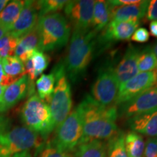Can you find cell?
Masks as SVG:
<instances>
[{
    "mask_svg": "<svg viewBox=\"0 0 157 157\" xmlns=\"http://www.w3.org/2000/svg\"><path fill=\"white\" fill-rule=\"evenodd\" d=\"M76 109L83 126V136L79 144L94 140H110L118 132V113L115 105L103 106L87 95Z\"/></svg>",
    "mask_w": 157,
    "mask_h": 157,
    "instance_id": "obj_1",
    "label": "cell"
},
{
    "mask_svg": "<svg viewBox=\"0 0 157 157\" xmlns=\"http://www.w3.org/2000/svg\"><path fill=\"white\" fill-rule=\"evenodd\" d=\"M97 34L93 30H74L63 62L68 81L77 83L84 78L95 56Z\"/></svg>",
    "mask_w": 157,
    "mask_h": 157,
    "instance_id": "obj_2",
    "label": "cell"
},
{
    "mask_svg": "<svg viewBox=\"0 0 157 157\" xmlns=\"http://www.w3.org/2000/svg\"><path fill=\"white\" fill-rule=\"evenodd\" d=\"M39 50L48 52L63 48L69 40L71 25L67 18L56 13L39 17L36 25Z\"/></svg>",
    "mask_w": 157,
    "mask_h": 157,
    "instance_id": "obj_3",
    "label": "cell"
},
{
    "mask_svg": "<svg viewBox=\"0 0 157 157\" xmlns=\"http://www.w3.org/2000/svg\"><path fill=\"white\" fill-rule=\"evenodd\" d=\"M21 117L25 127L43 138H47L55 129L50 105L36 93L25 101L21 109Z\"/></svg>",
    "mask_w": 157,
    "mask_h": 157,
    "instance_id": "obj_4",
    "label": "cell"
},
{
    "mask_svg": "<svg viewBox=\"0 0 157 157\" xmlns=\"http://www.w3.org/2000/svg\"><path fill=\"white\" fill-rule=\"evenodd\" d=\"M56 78L54 92L48 101L56 129L69 115L72 109L71 85L64 65L60 62L52 71Z\"/></svg>",
    "mask_w": 157,
    "mask_h": 157,
    "instance_id": "obj_5",
    "label": "cell"
},
{
    "mask_svg": "<svg viewBox=\"0 0 157 157\" xmlns=\"http://www.w3.org/2000/svg\"><path fill=\"white\" fill-rule=\"evenodd\" d=\"M39 146V134L26 127H14L0 135V157H11Z\"/></svg>",
    "mask_w": 157,
    "mask_h": 157,
    "instance_id": "obj_6",
    "label": "cell"
},
{
    "mask_svg": "<svg viewBox=\"0 0 157 157\" xmlns=\"http://www.w3.org/2000/svg\"><path fill=\"white\" fill-rule=\"evenodd\" d=\"M83 136V126L77 109L71 111L66 119L56 129L51 145L58 150L68 153L79 145Z\"/></svg>",
    "mask_w": 157,
    "mask_h": 157,
    "instance_id": "obj_7",
    "label": "cell"
},
{
    "mask_svg": "<svg viewBox=\"0 0 157 157\" xmlns=\"http://www.w3.org/2000/svg\"><path fill=\"white\" fill-rule=\"evenodd\" d=\"M119 87L114 68L106 63L98 71L97 78L91 87V97L103 106H113L115 105Z\"/></svg>",
    "mask_w": 157,
    "mask_h": 157,
    "instance_id": "obj_8",
    "label": "cell"
},
{
    "mask_svg": "<svg viewBox=\"0 0 157 157\" xmlns=\"http://www.w3.org/2000/svg\"><path fill=\"white\" fill-rule=\"evenodd\" d=\"M94 0L68 1L64 7V13L72 25L74 30L87 31L92 29Z\"/></svg>",
    "mask_w": 157,
    "mask_h": 157,
    "instance_id": "obj_9",
    "label": "cell"
},
{
    "mask_svg": "<svg viewBox=\"0 0 157 157\" xmlns=\"http://www.w3.org/2000/svg\"><path fill=\"white\" fill-rule=\"evenodd\" d=\"M157 83L156 71L138 73L134 77L119 85L115 106L132 99L150 88L155 87Z\"/></svg>",
    "mask_w": 157,
    "mask_h": 157,
    "instance_id": "obj_10",
    "label": "cell"
},
{
    "mask_svg": "<svg viewBox=\"0 0 157 157\" xmlns=\"http://www.w3.org/2000/svg\"><path fill=\"white\" fill-rule=\"evenodd\" d=\"M117 107L118 116L127 119L157 109V87L150 88Z\"/></svg>",
    "mask_w": 157,
    "mask_h": 157,
    "instance_id": "obj_11",
    "label": "cell"
},
{
    "mask_svg": "<svg viewBox=\"0 0 157 157\" xmlns=\"http://www.w3.org/2000/svg\"><path fill=\"white\" fill-rule=\"evenodd\" d=\"M34 93V82L29 79L28 75L25 74L5 89L0 106V113L11 109L27 95L31 96Z\"/></svg>",
    "mask_w": 157,
    "mask_h": 157,
    "instance_id": "obj_12",
    "label": "cell"
},
{
    "mask_svg": "<svg viewBox=\"0 0 157 157\" xmlns=\"http://www.w3.org/2000/svg\"><path fill=\"white\" fill-rule=\"evenodd\" d=\"M139 24L138 21H111L101 36L97 38V44L105 47L116 41L129 40Z\"/></svg>",
    "mask_w": 157,
    "mask_h": 157,
    "instance_id": "obj_13",
    "label": "cell"
},
{
    "mask_svg": "<svg viewBox=\"0 0 157 157\" xmlns=\"http://www.w3.org/2000/svg\"><path fill=\"white\" fill-rule=\"evenodd\" d=\"M39 19L36 1H25L18 18L13 25L9 34L20 39L36 28Z\"/></svg>",
    "mask_w": 157,
    "mask_h": 157,
    "instance_id": "obj_14",
    "label": "cell"
},
{
    "mask_svg": "<svg viewBox=\"0 0 157 157\" xmlns=\"http://www.w3.org/2000/svg\"><path fill=\"white\" fill-rule=\"evenodd\" d=\"M140 50L132 45H129L123 58L114 68L116 76L119 85L134 77L139 73L137 69V58Z\"/></svg>",
    "mask_w": 157,
    "mask_h": 157,
    "instance_id": "obj_15",
    "label": "cell"
},
{
    "mask_svg": "<svg viewBox=\"0 0 157 157\" xmlns=\"http://www.w3.org/2000/svg\"><path fill=\"white\" fill-rule=\"evenodd\" d=\"M150 1L139 2L134 5L111 7V21H140L146 15Z\"/></svg>",
    "mask_w": 157,
    "mask_h": 157,
    "instance_id": "obj_16",
    "label": "cell"
},
{
    "mask_svg": "<svg viewBox=\"0 0 157 157\" xmlns=\"http://www.w3.org/2000/svg\"><path fill=\"white\" fill-rule=\"evenodd\" d=\"M128 125L133 132L157 137V109L129 118Z\"/></svg>",
    "mask_w": 157,
    "mask_h": 157,
    "instance_id": "obj_17",
    "label": "cell"
},
{
    "mask_svg": "<svg viewBox=\"0 0 157 157\" xmlns=\"http://www.w3.org/2000/svg\"><path fill=\"white\" fill-rule=\"evenodd\" d=\"M39 35L36 26L34 30L19 39L15 56L21 59L24 63L31 58L35 50H39Z\"/></svg>",
    "mask_w": 157,
    "mask_h": 157,
    "instance_id": "obj_18",
    "label": "cell"
},
{
    "mask_svg": "<svg viewBox=\"0 0 157 157\" xmlns=\"http://www.w3.org/2000/svg\"><path fill=\"white\" fill-rule=\"evenodd\" d=\"M111 21V6L108 1H95L93 9L92 30L96 33L103 31Z\"/></svg>",
    "mask_w": 157,
    "mask_h": 157,
    "instance_id": "obj_19",
    "label": "cell"
},
{
    "mask_svg": "<svg viewBox=\"0 0 157 157\" xmlns=\"http://www.w3.org/2000/svg\"><path fill=\"white\" fill-rule=\"evenodd\" d=\"M24 4L25 1L21 0L9 1L3 10L0 13V25L8 32L18 18Z\"/></svg>",
    "mask_w": 157,
    "mask_h": 157,
    "instance_id": "obj_20",
    "label": "cell"
},
{
    "mask_svg": "<svg viewBox=\"0 0 157 157\" xmlns=\"http://www.w3.org/2000/svg\"><path fill=\"white\" fill-rule=\"evenodd\" d=\"M107 145L103 140H94L77 146L76 157H107Z\"/></svg>",
    "mask_w": 157,
    "mask_h": 157,
    "instance_id": "obj_21",
    "label": "cell"
},
{
    "mask_svg": "<svg viewBox=\"0 0 157 157\" xmlns=\"http://www.w3.org/2000/svg\"><path fill=\"white\" fill-rule=\"evenodd\" d=\"M125 149L128 157H143L145 142L143 136L135 132H130L125 135Z\"/></svg>",
    "mask_w": 157,
    "mask_h": 157,
    "instance_id": "obj_22",
    "label": "cell"
},
{
    "mask_svg": "<svg viewBox=\"0 0 157 157\" xmlns=\"http://www.w3.org/2000/svg\"><path fill=\"white\" fill-rule=\"evenodd\" d=\"M55 84L56 78L53 72L52 71L49 74H42L36 82L37 95L44 101L50 100L54 92Z\"/></svg>",
    "mask_w": 157,
    "mask_h": 157,
    "instance_id": "obj_23",
    "label": "cell"
},
{
    "mask_svg": "<svg viewBox=\"0 0 157 157\" xmlns=\"http://www.w3.org/2000/svg\"><path fill=\"white\" fill-rule=\"evenodd\" d=\"M3 69L5 73L12 78H18L25 74V65L17 56H10L2 58Z\"/></svg>",
    "mask_w": 157,
    "mask_h": 157,
    "instance_id": "obj_24",
    "label": "cell"
},
{
    "mask_svg": "<svg viewBox=\"0 0 157 157\" xmlns=\"http://www.w3.org/2000/svg\"><path fill=\"white\" fill-rule=\"evenodd\" d=\"M125 135L123 132H118L108 143V157H128L124 145Z\"/></svg>",
    "mask_w": 157,
    "mask_h": 157,
    "instance_id": "obj_25",
    "label": "cell"
},
{
    "mask_svg": "<svg viewBox=\"0 0 157 157\" xmlns=\"http://www.w3.org/2000/svg\"><path fill=\"white\" fill-rule=\"evenodd\" d=\"M157 66V59L152 49L147 47L144 50L140 51L137 58V69L138 71L148 72L153 71Z\"/></svg>",
    "mask_w": 157,
    "mask_h": 157,
    "instance_id": "obj_26",
    "label": "cell"
},
{
    "mask_svg": "<svg viewBox=\"0 0 157 157\" xmlns=\"http://www.w3.org/2000/svg\"><path fill=\"white\" fill-rule=\"evenodd\" d=\"M68 1L65 0H42L36 1L37 8L39 11V17L43 15L56 13L63 10Z\"/></svg>",
    "mask_w": 157,
    "mask_h": 157,
    "instance_id": "obj_27",
    "label": "cell"
},
{
    "mask_svg": "<svg viewBox=\"0 0 157 157\" xmlns=\"http://www.w3.org/2000/svg\"><path fill=\"white\" fill-rule=\"evenodd\" d=\"M29 59L36 78L43 73L50 63L49 57L40 50H35Z\"/></svg>",
    "mask_w": 157,
    "mask_h": 157,
    "instance_id": "obj_28",
    "label": "cell"
},
{
    "mask_svg": "<svg viewBox=\"0 0 157 157\" xmlns=\"http://www.w3.org/2000/svg\"><path fill=\"white\" fill-rule=\"evenodd\" d=\"M18 42V38L12 36L9 33L0 39V59L15 56Z\"/></svg>",
    "mask_w": 157,
    "mask_h": 157,
    "instance_id": "obj_29",
    "label": "cell"
},
{
    "mask_svg": "<svg viewBox=\"0 0 157 157\" xmlns=\"http://www.w3.org/2000/svg\"><path fill=\"white\" fill-rule=\"evenodd\" d=\"M143 157H157V137L147 139Z\"/></svg>",
    "mask_w": 157,
    "mask_h": 157,
    "instance_id": "obj_30",
    "label": "cell"
},
{
    "mask_svg": "<svg viewBox=\"0 0 157 157\" xmlns=\"http://www.w3.org/2000/svg\"><path fill=\"white\" fill-rule=\"evenodd\" d=\"M39 157H72L67 152L62 151L58 150L56 147L51 145V143L48 144V146L45 148L42 152L41 153Z\"/></svg>",
    "mask_w": 157,
    "mask_h": 157,
    "instance_id": "obj_31",
    "label": "cell"
},
{
    "mask_svg": "<svg viewBox=\"0 0 157 157\" xmlns=\"http://www.w3.org/2000/svg\"><path fill=\"white\" fill-rule=\"evenodd\" d=\"M149 37H150V35H149L148 31L146 28L141 27L135 30L132 36H131V39L133 42L137 43H145L149 40Z\"/></svg>",
    "mask_w": 157,
    "mask_h": 157,
    "instance_id": "obj_32",
    "label": "cell"
},
{
    "mask_svg": "<svg viewBox=\"0 0 157 157\" xmlns=\"http://www.w3.org/2000/svg\"><path fill=\"white\" fill-rule=\"evenodd\" d=\"M146 15L149 21H157V0L150 1Z\"/></svg>",
    "mask_w": 157,
    "mask_h": 157,
    "instance_id": "obj_33",
    "label": "cell"
},
{
    "mask_svg": "<svg viewBox=\"0 0 157 157\" xmlns=\"http://www.w3.org/2000/svg\"><path fill=\"white\" fill-rule=\"evenodd\" d=\"M17 79V78H12L5 73L3 69L2 63V60L0 59V85L9 86Z\"/></svg>",
    "mask_w": 157,
    "mask_h": 157,
    "instance_id": "obj_34",
    "label": "cell"
},
{
    "mask_svg": "<svg viewBox=\"0 0 157 157\" xmlns=\"http://www.w3.org/2000/svg\"><path fill=\"white\" fill-rule=\"evenodd\" d=\"M139 2L140 0H112V1H108V2L111 7H120V6L134 5L138 3Z\"/></svg>",
    "mask_w": 157,
    "mask_h": 157,
    "instance_id": "obj_35",
    "label": "cell"
},
{
    "mask_svg": "<svg viewBox=\"0 0 157 157\" xmlns=\"http://www.w3.org/2000/svg\"><path fill=\"white\" fill-rule=\"evenodd\" d=\"M10 127V119L0 113V135L8 131Z\"/></svg>",
    "mask_w": 157,
    "mask_h": 157,
    "instance_id": "obj_36",
    "label": "cell"
},
{
    "mask_svg": "<svg viewBox=\"0 0 157 157\" xmlns=\"http://www.w3.org/2000/svg\"><path fill=\"white\" fill-rule=\"evenodd\" d=\"M149 29H150V33L153 36L156 37L157 39V21H153L149 24Z\"/></svg>",
    "mask_w": 157,
    "mask_h": 157,
    "instance_id": "obj_37",
    "label": "cell"
},
{
    "mask_svg": "<svg viewBox=\"0 0 157 157\" xmlns=\"http://www.w3.org/2000/svg\"><path fill=\"white\" fill-rule=\"evenodd\" d=\"M13 157H32V156H31L29 151H23L19 153V154L13 155Z\"/></svg>",
    "mask_w": 157,
    "mask_h": 157,
    "instance_id": "obj_38",
    "label": "cell"
},
{
    "mask_svg": "<svg viewBox=\"0 0 157 157\" xmlns=\"http://www.w3.org/2000/svg\"><path fill=\"white\" fill-rule=\"evenodd\" d=\"M7 86H2L0 85V106H1L2 104V98H3V94L6 88H7Z\"/></svg>",
    "mask_w": 157,
    "mask_h": 157,
    "instance_id": "obj_39",
    "label": "cell"
},
{
    "mask_svg": "<svg viewBox=\"0 0 157 157\" xmlns=\"http://www.w3.org/2000/svg\"><path fill=\"white\" fill-rule=\"evenodd\" d=\"M8 2V0H0V13L3 10V9L5 8V6L7 5Z\"/></svg>",
    "mask_w": 157,
    "mask_h": 157,
    "instance_id": "obj_40",
    "label": "cell"
},
{
    "mask_svg": "<svg viewBox=\"0 0 157 157\" xmlns=\"http://www.w3.org/2000/svg\"><path fill=\"white\" fill-rule=\"evenodd\" d=\"M8 31L6 30L5 29H4L3 27H2L1 25H0V39L2 38L4 36H5V35L8 34Z\"/></svg>",
    "mask_w": 157,
    "mask_h": 157,
    "instance_id": "obj_41",
    "label": "cell"
},
{
    "mask_svg": "<svg viewBox=\"0 0 157 157\" xmlns=\"http://www.w3.org/2000/svg\"><path fill=\"white\" fill-rule=\"evenodd\" d=\"M152 51H153V52H154L155 56H156V58L157 59V43L154 45V48H152Z\"/></svg>",
    "mask_w": 157,
    "mask_h": 157,
    "instance_id": "obj_42",
    "label": "cell"
},
{
    "mask_svg": "<svg viewBox=\"0 0 157 157\" xmlns=\"http://www.w3.org/2000/svg\"><path fill=\"white\" fill-rule=\"evenodd\" d=\"M155 71H156V74H157V66H156V69H155ZM155 87H157V83H156V85H155Z\"/></svg>",
    "mask_w": 157,
    "mask_h": 157,
    "instance_id": "obj_43",
    "label": "cell"
},
{
    "mask_svg": "<svg viewBox=\"0 0 157 157\" xmlns=\"http://www.w3.org/2000/svg\"><path fill=\"white\" fill-rule=\"evenodd\" d=\"M11 157H13V156H11Z\"/></svg>",
    "mask_w": 157,
    "mask_h": 157,
    "instance_id": "obj_44",
    "label": "cell"
}]
</instances>
